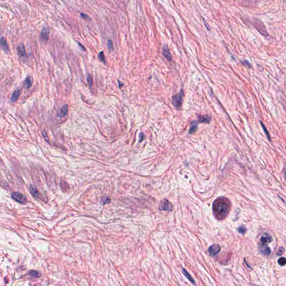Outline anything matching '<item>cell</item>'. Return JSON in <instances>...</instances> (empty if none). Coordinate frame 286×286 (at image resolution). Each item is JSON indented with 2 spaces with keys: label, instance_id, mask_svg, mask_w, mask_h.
I'll return each mask as SVG.
<instances>
[{
  "label": "cell",
  "instance_id": "cell-1",
  "mask_svg": "<svg viewBox=\"0 0 286 286\" xmlns=\"http://www.w3.org/2000/svg\"><path fill=\"white\" fill-rule=\"evenodd\" d=\"M231 209V203L226 197H220L213 203V211L215 217L218 220L225 219Z\"/></svg>",
  "mask_w": 286,
  "mask_h": 286
},
{
  "label": "cell",
  "instance_id": "cell-2",
  "mask_svg": "<svg viewBox=\"0 0 286 286\" xmlns=\"http://www.w3.org/2000/svg\"><path fill=\"white\" fill-rule=\"evenodd\" d=\"M183 93L182 91H181L179 93L174 95L172 96V103L176 107L179 109L182 103V101L183 98Z\"/></svg>",
  "mask_w": 286,
  "mask_h": 286
},
{
  "label": "cell",
  "instance_id": "cell-3",
  "mask_svg": "<svg viewBox=\"0 0 286 286\" xmlns=\"http://www.w3.org/2000/svg\"><path fill=\"white\" fill-rule=\"evenodd\" d=\"M159 209L161 211L171 210L172 209V203L168 200L164 199L161 201L159 207Z\"/></svg>",
  "mask_w": 286,
  "mask_h": 286
},
{
  "label": "cell",
  "instance_id": "cell-4",
  "mask_svg": "<svg viewBox=\"0 0 286 286\" xmlns=\"http://www.w3.org/2000/svg\"><path fill=\"white\" fill-rule=\"evenodd\" d=\"M11 196L14 200L20 203H25L26 202V197L23 194L20 192H14L12 194Z\"/></svg>",
  "mask_w": 286,
  "mask_h": 286
},
{
  "label": "cell",
  "instance_id": "cell-5",
  "mask_svg": "<svg viewBox=\"0 0 286 286\" xmlns=\"http://www.w3.org/2000/svg\"><path fill=\"white\" fill-rule=\"evenodd\" d=\"M50 33V28L47 26H44L41 31L40 37L43 41H48L49 39V35Z\"/></svg>",
  "mask_w": 286,
  "mask_h": 286
},
{
  "label": "cell",
  "instance_id": "cell-6",
  "mask_svg": "<svg viewBox=\"0 0 286 286\" xmlns=\"http://www.w3.org/2000/svg\"><path fill=\"white\" fill-rule=\"evenodd\" d=\"M273 240L272 236L268 234L264 233L262 235V238L260 239V242L263 245H267L268 244L271 243Z\"/></svg>",
  "mask_w": 286,
  "mask_h": 286
},
{
  "label": "cell",
  "instance_id": "cell-7",
  "mask_svg": "<svg viewBox=\"0 0 286 286\" xmlns=\"http://www.w3.org/2000/svg\"><path fill=\"white\" fill-rule=\"evenodd\" d=\"M220 250L221 247L220 246V245L214 244L209 248V252L211 256H215L220 252Z\"/></svg>",
  "mask_w": 286,
  "mask_h": 286
},
{
  "label": "cell",
  "instance_id": "cell-8",
  "mask_svg": "<svg viewBox=\"0 0 286 286\" xmlns=\"http://www.w3.org/2000/svg\"><path fill=\"white\" fill-rule=\"evenodd\" d=\"M68 105L67 104H66L63 106V107L60 109L59 112L58 113V117L59 118L64 117L67 116L68 113Z\"/></svg>",
  "mask_w": 286,
  "mask_h": 286
},
{
  "label": "cell",
  "instance_id": "cell-9",
  "mask_svg": "<svg viewBox=\"0 0 286 286\" xmlns=\"http://www.w3.org/2000/svg\"><path fill=\"white\" fill-rule=\"evenodd\" d=\"M162 53L168 60L171 61L172 60V55H171L170 50L167 45H164L163 46Z\"/></svg>",
  "mask_w": 286,
  "mask_h": 286
},
{
  "label": "cell",
  "instance_id": "cell-10",
  "mask_svg": "<svg viewBox=\"0 0 286 286\" xmlns=\"http://www.w3.org/2000/svg\"><path fill=\"white\" fill-rule=\"evenodd\" d=\"M17 50L18 51V53L20 56H21L22 57H28L24 45L23 44L19 45L17 48Z\"/></svg>",
  "mask_w": 286,
  "mask_h": 286
},
{
  "label": "cell",
  "instance_id": "cell-11",
  "mask_svg": "<svg viewBox=\"0 0 286 286\" xmlns=\"http://www.w3.org/2000/svg\"><path fill=\"white\" fill-rule=\"evenodd\" d=\"M199 117V120L197 121L201 123H209L211 120V118L210 116H203V115H199L198 116Z\"/></svg>",
  "mask_w": 286,
  "mask_h": 286
},
{
  "label": "cell",
  "instance_id": "cell-12",
  "mask_svg": "<svg viewBox=\"0 0 286 286\" xmlns=\"http://www.w3.org/2000/svg\"><path fill=\"white\" fill-rule=\"evenodd\" d=\"M1 46L3 49V50L5 52H8L9 51V46L8 43L6 41V39L3 36H2L1 38Z\"/></svg>",
  "mask_w": 286,
  "mask_h": 286
},
{
  "label": "cell",
  "instance_id": "cell-13",
  "mask_svg": "<svg viewBox=\"0 0 286 286\" xmlns=\"http://www.w3.org/2000/svg\"><path fill=\"white\" fill-rule=\"evenodd\" d=\"M21 92H21V90L20 89H17L15 90L14 92H13L12 96H11V102H15V101L17 100V99H19V96L21 94Z\"/></svg>",
  "mask_w": 286,
  "mask_h": 286
},
{
  "label": "cell",
  "instance_id": "cell-14",
  "mask_svg": "<svg viewBox=\"0 0 286 286\" xmlns=\"http://www.w3.org/2000/svg\"><path fill=\"white\" fill-rule=\"evenodd\" d=\"M33 78L31 76H28L24 81V87L25 88L29 89L32 85Z\"/></svg>",
  "mask_w": 286,
  "mask_h": 286
},
{
  "label": "cell",
  "instance_id": "cell-15",
  "mask_svg": "<svg viewBox=\"0 0 286 286\" xmlns=\"http://www.w3.org/2000/svg\"><path fill=\"white\" fill-rule=\"evenodd\" d=\"M198 124H199V122L197 121L193 122L191 124V127L189 130V134H193L196 132V130L197 129V128H198Z\"/></svg>",
  "mask_w": 286,
  "mask_h": 286
},
{
  "label": "cell",
  "instance_id": "cell-16",
  "mask_svg": "<svg viewBox=\"0 0 286 286\" xmlns=\"http://www.w3.org/2000/svg\"><path fill=\"white\" fill-rule=\"evenodd\" d=\"M261 252L262 253V254H264V255H269L271 253V249L268 247L267 246H266V245H263L262 246V247L260 248V249Z\"/></svg>",
  "mask_w": 286,
  "mask_h": 286
},
{
  "label": "cell",
  "instance_id": "cell-17",
  "mask_svg": "<svg viewBox=\"0 0 286 286\" xmlns=\"http://www.w3.org/2000/svg\"><path fill=\"white\" fill-rule=\"evenodd\" d=\"M30 193L32 195V196L34 197H36L38 196V191L35 186H31L30 187Z\"/></svg>",
  "mask_w": 286,
  "mask_h": 286
},
{
  "label": "cell",
  "instance_id": "cell-18",
  "mask_svg": "<svg viewBox=\"0 0 286 286\" xmlns=\"http://www.w3.org/2000/svg\"><path fill=\"white\" fill-rule=\"evenodd\" d=\"M111 202V199L109 196H102L101 199L100 203L102 205H105Z\"/></svg>",
  "mask_w": 286,
  "mask_h": 286
},
{
  "label": "cell",
  "instance_id": "cell-19",
  "mask_svg": "<svg viewBox=\"0 0 286 286\" xmlns=\"http://www.w3.org/2000/svg\"><path fill=\"white\" fill-rule=\"evenodd\" d=\"M29 274L31 275L33 277L35 278H39L42 276V273L41 272L37 271H31L29 272Z\"/></svg>",
  "mask_w": 286,
  "mask_h": 286
},
{
  "label": "cell",
  "instance_id": "cell-20",
  "mask_svg": "<svg viewBox=\"0 0 286 286\" xmlns=\"http://www.w3.org/2000/svg\"><path fill=\"white\" fill-rule=\"evenodd\" d=\"M260 123H261V125H262V127H263V129L264 131V132H265V135H267V137L269 141H271V136H270V134H269V132H268V130H267V129L266 128L265 126L263 124V123L262 121H260Z\"/></svg>",
  "mask_w": 286,
  "mask_h": 286
},
{
  "label": "cell",
  "instance_id": "cell-21",
  "mask_svg": "<svg viewBox=\"0 0 286 286\" xmlns=\"http://www.w3.org/2000/svg\"><path fill=\"white\" fill-rule=\"evenodd\" d=\"M278 263L279 265L281 266H284L286 264V258L285 257L280 258L278 260Z\"/></svg>",
  "mask_w": 286,
  "mask_h": 286
},
{
  "label": "cell",
  "instance_id": "cell-22",
  "mask_svg": "<svg viewBox=\"0 0 286 286\" xmlns=\"http://www.w3.org/2000/svg\"><path fill=\"white\" fill-rule=\"evenodd\" d=\"M183 274L186 275V277H187V278H188V279H189V281H190L192 283H193V284H195V282H194V280H193V279L191 278V275L188 274V272H187V271H186V270H185V269H183Z\"/></svg>",
  "mask_w": 286,
  "mask_h": 286
},
{
  "label": "cell",
  "instance_id": "cell-23",
  "mask_svg": "<svg viewBox=\"0 0 286 286\" xmlns=\"http://www.w3.org/2000/svg\"><path fill=\"white\" fill-rule=\"evenodd\" d=\"M86 79H87V81L88 85L89 86H92L93 84V79H92L91 75L88 74L86 77Z\"/></svg>",
  "mask_w": 286,
  "mask_h": 286
},
{
  "label": "cell",
  "instance_id": "cell-24",
  "mask_svg": "<svg viewBox=\"0 0 286 286\" xmlns=\"http://www.w3.org/2000/svg\"><path fill=\"white\" fill-rule=\"evenodd\" d=\"M98 58L100 60V61L103 62V63H105V54H104L103 52L101 51V52H100V53L98 55Z\"/></svg>",
  "mask_w": 286,
  "mask_h": 286
},
{
  "label": "cell",
  "instance_id": "cell-25",
  "mask_svg": "<svg viewBox=\"0 0 286 286\" xmlns=\"http://www.w3.org/2000/svg\"><path fill=\"white\" fill-rule=\"evenodd\" d=\"M285 253V249L283 247H279V249H278L276 254L277 256H281L282 255H283Z\"/></svg>",
  "mask_w": 286,
  "mask_h": 286
},
{
  "label": "cell",
  "instance_id": "cell-26",
  "mask_svg": "<svg viewBox=\"0 0 286 286\" xmlns=\"http://www.w3.org/2000/svg\"><path fill=\"white\" fill-rule=\"evenodd\" d=\"M107 46L108 48L110 50H111L113 49V43L111 40H109L107 42Z\"/></svg>",
  "mask_w": 286,
  "mask_h": 286
},
{
  "label": "cell",
  "instance_id": "cell-27",
  "mask_svg": "<svg viewBox=\"0 0 286 286\" xmlns=\"http://www.w3.org/2000/svg\"><path fill=\"white\" fill-rule=\"evenodd\" d=\"M238 231H239V232L240 234H244L246 232V228L244 226H240V227L239 228Z\"/></svg>",
  "mask_w": 286,
  "mask_h": 286
},
{
  "label": "cell",
  "instance_id": "cell-28",
  "mask_svg": "<svg viewBox=\"0 0 286 286\" xmlns=\"http://www.w3.org/2000/svg\"><path fill=\"white\" fill-rule=\"evenodd\" d=\"M80 16H81V17L86 20H89L91 19L90 17L87 15L85 14H83V13H81L80 14Z\"/></svg>",
  "mask_w": 286,
  "mask_h": 286
},
{
  "label": "cell",
  "instance_id": "cell-29",
  "mask_svg": "<svg viewBox=\"0 0 286 286\" xmlns=\"http://www.w3.org/2000/svg\"><path fill=\"white\" fill-rule=\"evenodd\" d=\"M144 138V134L143 133H140V135H139V142H142V140H143V139Z\"/></svg>",
  "mask_w": 286,
  "mask_h": 286
},
{
  "label": "cell",
  "instance_id": "cell-30",
  "mask_svg": "<svg viewBox=\"0 0 286 286\" xmlns=\"http://www.w3.org/2000/svg\"><path fill=\"white\" fill-rule=\"evenodd\" d=\"M242 63L244 65H245V66H249V67H250V63H249V62L248 61H247V60H244V62H242Z\"/></svg>",
  "mask_w": 286,
  "mask_h": 286
},
{
  "label": "cell",
  "instance_id": "cell-31",
  "mask_svg": "<svg viewBox=\"0 0 286 286\" xmlns=\"http://www.w3.org/2000/svg\"><path fill=\"white\" fill-rule=\"evenodd\" d=\"M285 178L286 180V169L285 170Z\"/></svg>",
  "mask_w": 286,
  "mask_h": 286
}]
</instances>
